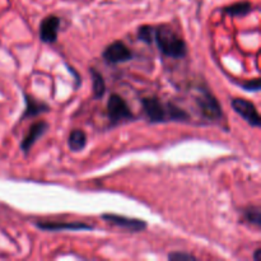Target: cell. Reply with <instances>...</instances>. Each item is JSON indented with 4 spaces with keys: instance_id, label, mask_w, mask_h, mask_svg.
I'll list each match as a JSON object with an SVG mask.
<instances>
[{
    "instance_id": "2e32d148",
    "label": "cell",
    "mask_w": 261,
    "mask_h": 261,
    "mask_svg": "<svg viewBox=\"0 0 261 261\" xmlns=\"http://www.w3.org/2000/svg\"><path fill=\"white\" fill-rule=\"evenodd\" d=\"M247 221L250 223L255 224L256 227H260L261 224V211L259 206H251L250 209H247L246 213H245Z\"/></svg>"
},
{
    "instance_id": "8fae6325",
    "label": "cell",
    "mask_w": 261,
    "mask_h": 261,
    "mask_svg": "<svg viewBox=\"0 0 261 261\" xmlns=\"http://www.w3.org/2000/svg\"><path fill=\"white\" fill-rule=\"evenodd\" d=\"M24 101H25V111L23 114L22 120L27 119V117H35L37 115L42 114V112L48 111L47 105L42 103V102H38L36 99H33L32 97L24 94Z\"/></svg>"
},
{
    "instance_id": "9c48e42d",
    "label": "cell",
    "mask_w": 261,
    "mask_h": 261,
    "mask_svg": "<svg viewBox=\"0 0 261 261\" xmlns=\"http://www.w3.org/2000/svg\"><path fill=\"white\" fill-rule=\"evenodd\" d=\"M46 130H47V124H46L45 121L35 122V124L30 127V130H28V133L24 135V138H23L22 140L20 148L23 149V152L24 153L30 152L32 145L35 144V143L37 142L43 134H45Z\"/></svg>"
},
{
    "instance_id": "9a60e30c",
    "label": "cell",
    "mask_w": 261,
    "mask_h": 261,
    "mask_svg": "<svg viewBox=\"0 0 261 261\" xmlns=\"http://www.w3.org/2000/svg\"><path fill=\"white\" fill-rule=\"evenodd\" d=\"M153 35H154V27L153 25H142L138 30V38L140 41H144L145 43L152 42Z\"/></svg>"
},
{
    "instance_id": "d6986e66",
    "label": "cell",
    "mask_w": 261,
    "mask_h": 261,
    "mask_svg": "<svg viewBox=\"0 0 261 261\" xmlns=\"http://www.w3.org/2000/svg\"><path fill=\"white\" fill-rule=\"evenodd\" d=\"M260 256H261V250L260 249H257L256 251H255V255H254V259L256 260V261H259L260 260Z\"/></svg>"
},
{
    "instance_id": "4fadbf2b",
    "label": "cell",
    "mask_w": 261,
    "mask_h": 261,
    "mask_svg": "<svg viewBox=\"0 0 261 261\" xmlns=\"http://www.w3.org/2000/svg\"><path fill=\"white\" fill-rule=\"evenodd\" d=\"M252 9V5L249 2H240L236 4H232L224 9V13L229 14L231 17H244L249 14Z\"/></svg>"
},
{
    "instance_id": "5bb4252c",
    "label": "cell",
    "mask_w": 261,
    "mask_h": 261,
    "mask_svg": "<svg viewBox=\"0 0 261 261\" xmlns=\"http://www.w3.org/2000/svg\"><path fill=\"white\" fill-rule=\"evenodd\" d=\"M92 74V81H93V93L96 98H101L102 96L106 92V84H105L103 76L101 75V73L94 69H91Z\"/></svg>"
},
{
    "instance_id": "5b68a950",
    "label": "cell",
    "mask_w": 261,
    "mask_h": 261,
    "mask_svg": "<svg viewBox=\"0 0 261 261\" xmlns=\"http://www.w3.org/2000/svg\"><path fill=\"white\" fill-rule=\"evenodd\" d=\"M103 59L110 64L125 63L132 60L133 53L122 41H115L105 48Z\"/></svg>"
},
{
    "instance_id": "3957f363",
    "label": "cell",
    "mask_w": 261,
    "mask_h": 261,
    "mask_svg": "<svg viewBox=\"0 0 261 261\" xmlns=\"http://www.w3.org/2000/svg\"><path fill=\"white\" fill-rule=\"evenodd\" d=\"M232 109L240 115L244 120H246L251 126L260 127L261 126V117L257 112L256 107L252 102L247 101L244 98H233L231 101Z\"/></svg>"
},
{
    "instance_id": "7a4b0ae2",
    "label": "cell",
    "mask_w": 261,
    "mask_h": 261,
    "mask_svg": "<svg viewBox=\"0 0 261 261\" xmlns=\"http://www.w3.org/2000/svg\"><path fill=\"white\" fill-rule=\"evenodd\" d=\"M107 115L112 122H120L122 120H133L134 115L130 111L129 106L119 94H111L107 102Z\"/></svg>"
},
{
    "instance_id": "277c9868",
    "label": "cell",
    "mask_w": 261,
    "mask_h": 261,
    "mask_svg": "<svg viewBox=\"0 0 261 261\" xmlns=\"http://www.w3.org/2000/svg\"><path fill=\"white\" fill-rule=\"evenodd\" d=\"M201 115L209 120H218L222 117V107L216 97L208 91H203V93L196 98Z\"/></svg>"
},
{
    "instance_id": "6da1fadb",
    "label": "cell",
    "mask_w": 261,
    "mask_h": 261,
    "mask_svg": "<svg viewBox=\"0 0 261 261\" xmlns=\"http://www.w3.org/2000/svg\"><path fill=\"white\" fill-rule=\"evenodd\" d=\"M153 40L157 43L158 48L163 55L173 59L185 58L188 54L186 43L170 25H158L154 27Z\"/></svg>"
},
{
    "instance_id": "30bf717a",
    "label": "cell",
    "mask_w": 261,
    "mask_h": 261,
    "mask_svg": "<svg viewBox=\"0 0 261 261\" xmlns=\"http://www.w3.org/2000/svg\"><path fill=\"white\" fill-rule=\"evenodd\" d=\"M38 228L43 231H82V229H92V227L87 223H79V222H71V223H56V222H45V223H37Z\"/></svg>"
},
{
    "instance_id": "ac0fdd59",
    "label": "cell",
    "mask_w": 261,
    "mask_h": 261,
    "mask_svg": "<svg viewBox=\"0 0 261 261\" xmlns=\"http://www.w3.org/2000/svg\"><path fill=\"white\" fill-rule=\"evenodd\" d=\"M168 259L170 260H173V261H182V260H196L195 256H193V255L190 254H186V252H173V254H170L168 255Z\"/></svg>"
},
{
    "instance_id": "52a82bcc",
    "label": "cell",
    "mask_w": 261,
    "mask_h": 261,
    "mask_svg": "<svg viewBox=\"0 0 261 261\" xmlns=\"http://www.w3.org/2000/svg\"><path fill=\"white\" fill-rule=\"evenodd\" d=\"M102 218L114 226L124 228L129 232H142L147 228V222L137 218H127V217L119 216V214H103Z\"/></svg>"
},
{
    "instance_id": "8992f818",
    "label": "cell",
    "mask_w": 261,
    "mask_h": 261,
    "mask_svg": "<svg viewBox=\"0 0 261 261\" xmlns=\"http://www.w3.org/2000/svg\"><path fill=\"white\" fill-rule=\"evenodd\" d=\"M143 110L150 122H163L168 120L167 106H163L155 97H147L142 101Z\"/></svg>"
},
{
    "instance_id": "e0dca14e",
    "label": "cell",
    "mask_w": 261,
    "mask_h": 261,
    "mask_svg": "<svg viewBox=\"0 0 261 261\" xmlns=\"http://www.w3.org/2000/svg\"><path fill=\"white\" fill-rule=\"evenodd\" d=\"M240 86L242 87L246 91H252V92H257L261 88V82L260 78L254 79V81H249V82H244V83H240Z\"/></svg>"
},
{
    "instance_id": "7c38bea8",
    "label": "cell",
    "mask_w": 261,
    "mask_h": 261,
    "mask_svg": "<svg viewBox=\"0 0 261 261\" xmlns=\"http://www.w3.org/2000/svg\"><path fill=\"white\" fill-rule=\"evenodd\" d=\"M68 144L73 152L76 150H82L87 144V135L83 130L75 129L69 134L68 138Z\"/></svg>"
},
{
    "instance_id": "ba28073f",
    "label": "cell",
    "mask_w": 261,
    "mask_h": 261,
    "mask_svg": "<svg viewBox=\"0 0 261 261\" xmlns=\"http://www.w3.org/2000/svg\"><path fill=\"white\" fill-rule=\"evenodd\" d=\"M60 19L55 15L46 17L40 24V38L46 43H54L58 40Z\"/></svg>"
}]
</instances>
